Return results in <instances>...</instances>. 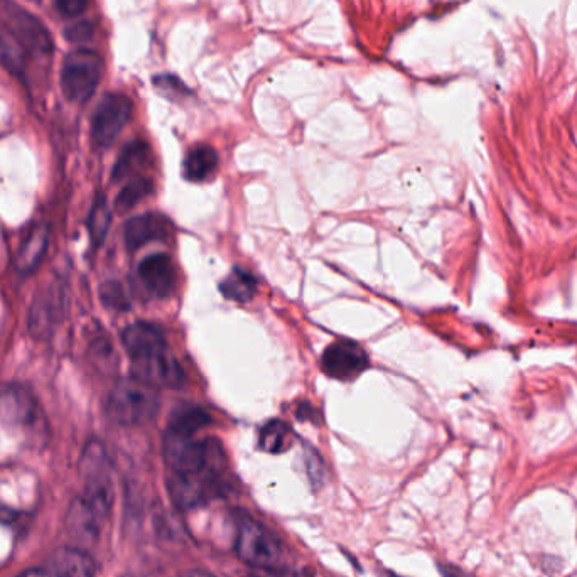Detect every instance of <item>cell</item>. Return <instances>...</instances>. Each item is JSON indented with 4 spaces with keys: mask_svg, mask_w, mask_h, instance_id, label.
Segmentation results:
<instances>
[{
    "mask_svg": "<svg viewBox=\"0 0 577 577\" xmlns=\"http://www.w3.org/2000/svg\"><path fill=\"white\" fill-rule=\"evenodd\" d=\"M151 161V147L144 141L130 142L125 146L124 151L120 154L119 159L115 162L114 171H112V181L119 183L124 179L132 178L134 174L141 173Z\"/></svg>",
    "mask_w": 577,
    "mask_h": 577,
    "instance_id": "cell-18",
    "label": "cell"
},
{
    "mask_svg": "<svg viewBox=\"0 0 577 577\" xmlns=\"http://www.w3.org/2000/svg\"><path fill=\"white\" fill-rule=\"evenodd\" d=\"M142 286L152 296L168 297L176 284V270L173 260L166 254H152L142 260L137 269Z\"/></svg>",
    "mask_w": 577,
    "mask_h": 577,
    "instance_id": "cell-15",
    "label": "cell"
},
{
    "mask_svg": "<svg viewBox=\"0 0 577 577\" xmlns=\"http://www.w3.org/2000/svg\"><path fill=\"white\" fill-rule=\"evenodd\" d=\"M110 222H112V210H110L107 200L100 195L93 203L90 216H88V232H90V238H92L95 247H100L105 242Z\"/></svg>",
    "mask_w": 577,
    "mask_h": 577,
    "instance_id": "cell-25",
    "label": "cell"
},
{
    "mask_svg": "<svg viewBox=\"0 0 577 577\" xmlns=\"http://www.w3.org/2000/svg\"><path fill=\"white\" fill-rule=\"evenodd\" d=\"M235 552L245 564L260 569H276L282 559V544L264 525L245 518L238 525Z\"/></svg>",
    "mask_w": 577,
    "mask_h": 577,
    "instance_id": "cell-5",
    "label": "cell"
},
{
    "mask_svg": "<svg viewBox=\"0 0 577 577\" xmlns=\"http://www.w3.org/2000/svg\"><path fill=\"white\" fill-rule=\"evenodd\" d=\"M24 577H95V562L80 547L53 552L43 566L27 571Z\"/></svg>",
    "mask_w": 577,
    "mask_h": 577,
    "instance_id": "cell-9",
    "label": "cell"
},
{
    "mask_svg": "<svg viewBox=\"0 0 577 577\" xmlns=\"http://www.w3.org/2000/svg\"><path fill=\"white\" fill-rule=\"evenodd\" d=\"M122 343L132 363L146 360L149 356L157 355L169 348L161 329L157 328L156 324L144 321L127 326L122 333Z\"/></svg>",
    "mask_w": 577,
    "mask_h": 577,
    "instance_id": "cell-14",
    "label": "cell"
},
{
    "mask_svg": "<svg viewBox=\"0 0 577 577\" xmlns=\"http://www.w3.org/2000/svg\"><path fill=\"white\" fill-rule=\"evenodd\" d=\"M218 475H220L218 471H205L196 475L171 473L169 493L173 497V502L184 510L200 507L220 493Z\"/></svg>",
    "mask_w": 577,
    "mask_h": 577,
    "instance_id": "cell-7",
    "label": "cell"
},
{
    "mask_svg": "<svg viewBox=\"0 0 577 577\" xmlns=\"http://www.w3.org/2000/svg\"><path fill=\"white\" fill-rule=\"evenodd\" d=\"M154 83L161 88L162 92H174L176 95L186 92L183 83L178 78H174V76H157Z\"/></svg>",
    "mask_w": 577,
    "mask_h": 577,
    "instance_id": "cell-28",
    "label": "cell"
},
{
    "mask_svg": "<svg viewBox=\"0 0 577 577\" xmlns=\"http://www.w3.org/2000/svg\"><path fill=\"white\" fill-rule=\"evenodd\" d=\"M0 417L21 429H33L41 419L39 402L26 387L11 385L0 394Z\"/></svg>",
    "mask_w": 577,
    "mask_h": 577,
    "instance_id": "cell-12",
    "label": "cell"
},
{
    "mask_svg": "<svg viewBox=\"0 0 577 577\" xmlns=\"http://www.w3.org/2000/svg\"><path fill=\"white\" fill-rule=\"evenodd\" d=\"M103 60L95 51L78 49L66 56L61 68V90L70 102L85 103L97 92Z\"/></svg>",
    "mask_w": 577,
    "mask_h": 577,
    "instance_id": "cell-4",
    "label": "cell"
},
{
    "mask_svg": "<svg viewBox=\"0 0 577 577\" xmlns=\"http://www.w3.org/2000/svg\"><path fill=\"white\" fill-rule=\"evenodd\" d=\"M222 448L213 439L196 441L195 436H178L166 432L164 437V459L171 473L196 475L222 468Z\"/></svg>",
    "mask_w": 577,
    "mask_h": 577,
    "instance_id": "cell-3",
    "label": "cell"
},
{
    "mask_svg": "<svg viewBox=\"0 0 577 577\" xmlns=\"http://www.w3.org/2000/svg\"><path fill=\"white\" fill-rule=\"evenodd\" d=\"M66 316V292L63 287L49 286L39 292L29 311V329L36 336H49Z\"/></svg>",
    "mask_w": 577,
    "mask_h": 577,
    "instance_id": "cell-10",
    "label": "cell"
},
{
    "mask_svg": "<svg viewBox=\"0 0 577 577\" xmlns=\"http://www.w3.org/2000/svg\"><path fill=\"white\" fill-rule=\"evenodd\" d=\"M211 417L203 407L198 405H181L173 410L169 417L168 432L178 436H195L196 432L208 426Z\"/></svg>",
    "mask_w": 577,
    "mask_h": 577,
    "instance_id": "cell-19",
    "label": "cell"
},
{
    "mask_svg": "<svg viewBox=\"0 0 577 577\" xmlns=\"http://www.w3.org/2000/svg\"><path fill=\"white\" fill-rule=\"evenodd\" d=\"M0 65L12 75L22 76L26 70V48L14 34L0 31Z\"/></svg>",
    "mask_w": 577,
    "mask_h": 577,
    "instance_id": "cell-21",
    "label": "cell"
},
{
    "mask_svg": "<svg viewBox=\"0 0 577 577\" xmlns=\"http://www.w3.org/2000/svg\"><path fill=\"white\" fill-rule=\"evenodd\" d=\"M321 365L328 377L353 380L368 368V356L362 346L353 341H336L324 350Z\"/></svg>",
    "mask_w": 577,
    "mask_h": 577,
    "instance_id": "cell-8",
    "label": "cell"
},
{
    "mask_svg": "<svg viewBox=\"0 0 577 577\" xmlns=\"http://www.w3.org/2000/svg\"><path fill=\"white\" fill-rule=\"evenodd\" d=\"M159 405L156 387L132 377L117 383L108 394L105 412L119 426H144L157 416Z\"/></svg>",
    "mask_w": 577,
    "mask_h": 577,
    "instance_id": "cell-2",
    "label": "cell"
},
{
    "mask_svg": "<svg viewBox=\"0 0 577 577\" xmlns=\"http://www.w3.org/2000/svg\"><path fill=\"white\" fill-rule=\"evenodd\" d=\"M291 436V427L287 426L286 422L270 421L260 431V448L264 449L265 453H284L287 448H291Z\"/></svg>",
    "mask_w": 577,
    "mask_h": 577,
    "instance_id": "cell-23",
    "label": "cell"
},
{
    "mask_svg": "<svg viewBox=\"0 0 577 577\" xmlns=\"http://www.w3.org/2000/svg\"><path fill=\"white\" fill-rule=\"evenodd\" d=\"M16 24V36L22 44L26 43L33 48L41 49V51H49L51 49V39L44 31V27L38 21H34L33 17L27 16L21 11L19 17L14 19Z\"/></svg>",
    "mask_w": 577,
    "mask_h": 577,
    "instance_id": "cell-22",
    "label": "cell"
},
{
    "mask_svg": "<svg viewBox=\"0 0 577 577\" xmlns=\"http://www.w3.org/2000/svg\"><path fill=\"white\" fill-rule=\"evenodd\" d=\"M88 0H56L58 11L66 17H78L87 9Z\"/></svg>",
    "mask_w": 577,
    "mask_h": 577,
    "instance_id": "cell-27",
    "label": "cell"
},
{
    "mask_svg": "<svg viewBox=\"0 0 577 577\" xmlns=\"http://www.w3.org/2000/svg\"><path fill=\"white\" fill-rule=\"evenodd\" d=\"M152 193H154V184H152L151 179H130L129 183L120 189L119 196H117V200H115V208H117V211H120V213L130 211L139 205L141 201L149 198Z\"/></svg>",
    "mask_w": 577,
    "mask_h": 577,
    "instance_id": "cell-24",
    "label": "cell"
},
{
    "mask_svg": "<svg viewBox=\"0 0 577 577\" xmlns=\"http://www.w3.org/2000/svg\"><path fill=\"white\" fill-rule=\"evenodd\" d=\"M132 117V102L124 93H108L98 103L92 119V139L97 147H110Z\"/></svg>",
    "mask_w": 577,
    "mask_h": 577,
    "instance_id": "cell-6",
    "label": "cell"
},
{
    "mask_svg": "<svg viewBox=\"0 0 577 577\" xmlns=\"http://www.w3.org/2000/svg\"><path fill=\"white\" fill-rule=\"evenodd\" d=\"M134 377L152 387L179 389L184 382V370L171 351L164 350L146 360L132 363Z\"/></svg>",
    "mask_w": 577,
    "mask_h": 577,
    "instance_id": "cell-11",
    "label": "cell"
},
{
    "mask_svg": "<svg viewBox=\"0 0 577 577\" xmlns=\"http://www.w3.org/2000/svg\"><path fill=\"white\" fill-rule=\"evenodd\" d=\"M173 235V223L168 216L161 213H146V215L130 218L124 228V240L127 249L139 250L151 242H162Z\"/></svg>",
    "mask_w": 577,
    "mask_h": 577,
    "instance_id": "cell-13",
    "label": "cell"
},
{
    "mask_svg": "<svg viewBox=\"0 0 577 577\" xmlns=\"http://www.w3.org/2000/svg\"><path fill=\"white\" fill-rule=\"evenodd\" d=\"M83 490L66 513L68 534L81 545H92L102 535L103 525L114 505L112 466L102 444H88L80 463Z\"/></svg>",
    "mask_w": 577,
    "mask_h": 577,
    "instance_id": "cell-1",
    "label": "cell"
},
{
    "mask_svg": "<svg viewBox=\"0 0 577 577\" xmlns=\"http://www.w3.org/2000/svg\"><path fill=\"white\" fill-rule=\"evenodd\" d=\"M100 296H102L103 304L115 311H125L130 308L129 296L120 282L110 281L103 284Z\"/></svg>",
    "mask_w": 577,
    "mask_h": 577,
    "instance_id": "cell-26",
    "label": "cell"
},
{
    "mask_svg": "<svg viewBox=\"0 0 577 577\" xmlns=\"http://www.w3.org/2000/svg\"><path fill=\"white\" fill-rule=\"evenodd\" d=\"M220 291L227 299L237 302H249L257 292V279L247 270L235 267L227 279L220 284Z\"/></svg>",
    "mask_w": 577,
    "mask_h": 577,
    "instance_id": "cell-20",
    "label": "cell"
},
{
    "mask_svg": "<svg viewBox=\"0 0 577 577\" xmlns=\"http://www.w3.org/2000/svg\"><path fill=\"white\" fill-rule=\"evenodd\" d=\"M220 157L215 149L206 144L193 147L184 159V178L193 183H203L216 173Z\"/></svg>",
    "mask_w": 577,
    "mask_h": 577,
    "instance_id": "cell-17",
    "label": "cell"
},
{
    "mask_svg": "<svg viewBox=\"0 0 577 577\" xmlns=\"http://www.w3.org/2000/svg\"><path fill=\"white\" fill-rule=\"evenodd\" d=\"M48 245V225L39 223L36 227L31 228L17 250V269L21 270L22 274H29V272L38 269L39 264L43 262L44 255L48 252Z\"/></svg>",
    "mask_w": 577,
    "mask_h": 577,
    "instance_id": "cell-16",
    "label": "cell"
}]
</instances>
